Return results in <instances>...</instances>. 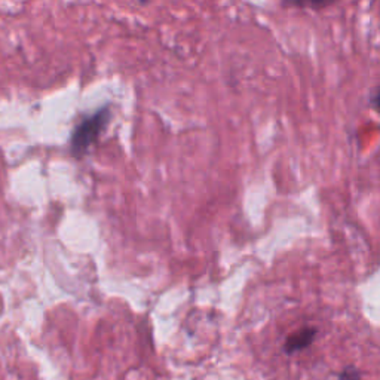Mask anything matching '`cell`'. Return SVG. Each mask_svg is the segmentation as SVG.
I'll use <instances>...</instances> for the list:
<instances>
[{
    "label": "cell",
    "instance_id": "277c9868",
    "mask_svg": "<svg viewBox=\"0 0 380 380\" xmlns=\"http://www.w3.org/2000/svg\"><path fill=\"white\" fill-rule=\"evenodd\" d=\"M373 105L374 107H377V110L380 112V90L374 94V98H373Z\"/></svg>",
    "mask_w": 380,
    "mask_h": 380
},
{
    "label": "cell",
    "instance_id": "6da1fadb",
    "mask_svg": "<svg viewBox=\"0 0 380 380\" xmlns=\"http://www.w3.org/2000/svg\"><path fill=\"white\" fill-rule=\"evenodd\" d=\"M110 110L101 109L97 113L91 115L90 117L83 119L82 122L75 128L72 135V152L76 157H80L88 147L97 140L100 132L105 130L106 124L109 122Z\"/></svg>",
    "mask_w": 380,
    "mask_h": 380
},
{
    "label": "cell",
    "instance_id": "3957f363",
    "mask_svg": "<svg viewBox=\"0 0 380 380\" xmlns=\"http://www.w3.org/2000/svg\"><path fill=\"white\" fill-rule=\"evenodd\" d=\"M339 380H361V377H359V373H358L357 369L349 367V369H347L344 371H342Z\"/></svg>",
    "mask_w": 380,
    "mask_h": 380
},
{
    "label": "cell",
    "instance_id": "7a4b0ae2",
    "mask_svg": "<svg viewBox=\"0 0 380 380\" xmlns=\"http://www.w3.org/2000/svg\"><path fill=\"white\" fill-rule=\"evenodd\" d=\"M315 334H317L315 328H309V327L302 328V330L296 332L295 334H291V336L287 339L285 351H287L288 354H292V352H296V351H300V349L307 348L309 344L314 342Z\"/></svg>",
    "mask_w": 380,
    "mask_h": 380
}]
</instances>
